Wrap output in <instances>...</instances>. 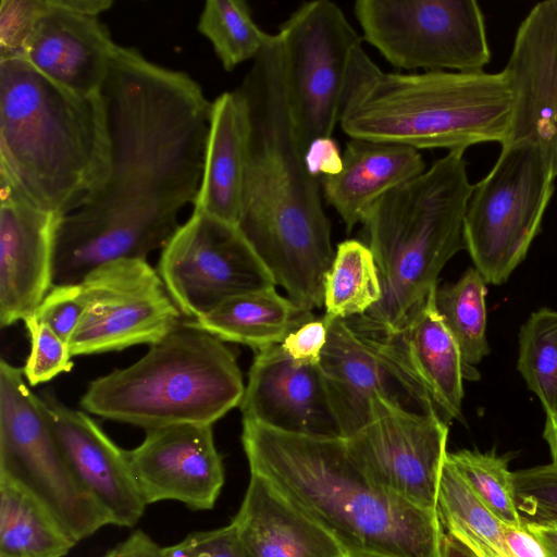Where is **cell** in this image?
Returning <instances> with one entry per match:
<instances>
[{"mask_svg":"<svg viewBox=\"0 0 557 557\" xmlns=\"http://www.w3.org/2000/svg\"><path fill=\"white\" fill-rule=\"evenodd\" d=\"M111 171L83 207L60 219L53 286L98 267L145 259L175 234L200 189L212 101L185 72L119 46L101 88Z\"/></svg>","mask_w":557,"mask_h":557,"instance_id":"cell-1","label":"cell"},{"mask_svg":"<svg viewBox=\"0 0 557 557\" xmlns=\"http://www.w3.org/2000/svg\"><path fill=\"white\" fill-rule=\"evenodd\" d=\"M248 113V143L237 226L288 298L311 311L323 305L335 251L321 201L290 116L278 34L270 37L237 87Z\"/></svg>","mask_w":557,"mask_h":557,"instance_id":"cell-2","label":"cell"},{"mask_svg":"<svg viewBox=\"0 0 557 557\" xmlns=\"http://www.w3.org/2000/svg\"><path fill=\"white\" fill-rule=\"evenodd\" d=\"M251 474L327 531L347 555L437 557L436 512L414 507L372 483L345 438L314 437L243 420Z\"/></svg>","mask_w":557,"mask_h":557,"instance_id":"cell-3","label":"cell"},{"mask_svg":"<svg viewBox=\"0 0 557 557\" xmlns=\"http://www.w3.org/2000/svg\"><path fill=\"white\" fill-rule=\"evenodd\" d=\"M110 171L101 91L78 95L26 60L0 61V185L63 218L86 205Z\"/></svg>","mask_w":557,"mask_h":557,"instance_id":"cell-4","label":"cell"},{"mask_svg":"<svg viewBox=\"0 0 557 557\" xmlns=\"http://www.w3.org/2000/svg\"><path fill=\"white\" fill-rule=\"evenodd\" d=\"M512 113L504 71L384 72L361 45L349 61L339 126L350 138L465 151L483 143L505 145Z\"/></svg>","mask_w":557,"mask_h":557,"instance_id":"cell-5","label":"cell"},{"mask_svg":"<svg viewBox=\"0 0 557 557\" xmlns=\"http://www.w3.org/2000/svg\"><path fill=\"white\" fill-rule=\"evenodd\" d=\"M463 152L448 151L370 208L362 224L382 298L366 314L347 319L357 329L400 334L437 287L444 265L465 248L463 220L474 185Z\"/></svg>","mask_w":557,"mask_h":557,"instance_id":"cell-6","label":"cell"},{"mask_svg":"<svg viewBox=\"0 0 557 557\" xmlns=\"http://www.w3.org/2000/svg\"><path fill=\"white\" fill-rule=\"evenodd\" d=\"M245 386L236 357L194 321L181 322L135 363L91 381L81 407L146 431L212 425L240 405Z\"/></svg>","mask_w":557,"mask_h":557,"instance_id":"cell-7","label":"cell"},{"mask_svg":"<svg viewBox=\"0 0 557 557\" xmlns=\"http://www.w3.org/2000/svg\"><path fill=\"white\" fill-rule=\"evenodd\" d=\"M0 479L39 500L78 543L111 524L72 471L44 398L23 369L0 361Z\"/></svg>","mask_w":557,"mask_h":557,"instance_id":"cell-8","label":"cell"},{"mask_svg":"<svg viewBox=\"0 0 557 557\" xmlns=\"http://www.w3.org/2000/svg\"><path fill=\"white\" fill-rule=\"evenodd\" d=\"M555 177L540 147L519 139L502 146L492 170L473 186L463 242L486 283L506 282L525 258L541 231Z\"/></svg>","mask_w":557,"mask_h":557,"instance_id":"cell-9","label":"cell"},{"mask_svg":"<svg viewBox=\"0 0 557 557\" xmlns=\"http://www.w3.org/2000/svg\"><path fill=\"white\" fill-rule=\"evenodd\" d=\"M354 14L362 40L399 70L479 73L491 61L474 0H358Z\"/></svg>","mask_w":557,"mask_h":557,"instance_id":"cell-10","label":"cell"},{"mask_svg":"<svg viewBox=\"0 0 557 557\" xmlns=\"http://www.w3.org/2000/svg\"><path fill=\"white\" fill-rule=\"evenodd\" d=\"M324 319L327 339L319 367L343 438L387 408L440 414L398 336L361 331L347 319Z\"/></svg>","mask_w":557,"mask_h":557,"instance_id":"cell-11","label":"cell"},{"mask_svg":"<svg viewBox=\"0 0 557 557\" xmlns=\"http://www.w3.org/2000/svg\"><path fill=\"white\" fill-rule=\"evenodd\" d=\"M277 34L294 134L305 153L314 139L332 137L339 124L349 61L362 36L329 0L302 3Z\"/></svg>","mask_w":557,"mask_h":557,"instance_id":"cell-12","label":"cell"},{"mask_svg":"<svg viewBox=\"0 0 557 557\" xmlns=\"http://www.w3.org/2000/svg\"><path fill=\"white\" fill-rule=\"evenodd\" d=\"M158 272L180 311L194 320L232 297L275 287L236 224L199 212L162 248Z\"/></svg>","mask_w":557,"mask_h":557,"instance_id":"cell-13","label":"cell"},{"mask_svg":"<svg viewBox=\"0 0 557 557\" xmlns=\"http://www.w3.org/2000/svg\"><path fill=\"white\" fill-rule=\"evenodd\" d=\"M81 285L86 308L69 341L73 357L150 346L180 323V309L145 259L102 264Z\"/></svg>","mask_w":557,"mask_h":557,"instance_id":"cell-14","label":"cell"},{"mask_svg":"<svg viewBox=\"0 0 557 557\" xmlns=\"http://www.w3.org/2000/svg\"><path fill=\"white\" fill-rule=\"evenodd\" d=\"M448 425L440 414L387 409L349 438L350 455L383 491L436 512Z\"/></svg>","mask_w":557,"mask_h":557,"instance_id":"cell-15","label":"cell"},{"mask_svg":"<svg viewBox=\"0 0 557 557\" xmlns=\"http://www.w3.org/2000/svg\"><path fill=\"white\" fill-rule=\"evenodd\" d=\"M127 456L146 505L176 500L190 510H210L224 485L212 425L182 423L147 431Z\"/></svg>","mask_w":557,"mask_h":557,"instance_id":"cell-16","label":"cell"},{"mask_svg":"<svg viewBox=\"0 0 557 557\" xmlns=\"http://www.w3.org/2000/svg\"><path fill=\"white\" fill-rule=\"evenodd\" d=\"M112 5L111 0H47L25 60L72 92L99 94L120 46L100 20Z\"/></svg>","mask_w":557,"mask_h":557,"instance_id":"cell-17","label":"cell"},{"mask_svg":"<svg viewBox=\"0 0 557 557\" xmlns=\"http://www.w3.org/2000/svg\"><path fill=\"white\" fill-rule=\"evenodd\" d=\"M503 71L513 94L508 141L535 143L557 176V0L531 8Z\"/></svg>","mask_w":557,"mask_h":557,"instance_id":"cell-18","label":"cell"},{"mask_svg":"<svg viewBox=\"0 0 557 557\" xmlns=\"http://www.w3.org/2000/svg\"><path fill=\"white\" fill-rule=\"evenodd\" d=\"M243 420L299 435L343 438L319 364L274 345L256 354L239 405Z\"/></svg>","mask_w":557,"mask_h":557,"instance_id":"cell-19","label":"cell"},{"mask_svg":"<svg viewBox=\"0 0 557 557\" xmlns=\"http://www.w3.org/2000/svg\"><path fill=\"white\" fill-rule=\"evenodd\" d=\"M61 216L0 185V325L30 319L53 286Z\"/></svg>","mask_w":557,"mask_h":557,"instance_id":"cell-20","label":"cell"},{"mask_svg":"<svg viewBox=\"0 0 557 557\" xmlns=\"http://www.w3.org/2000/svg\"><path fill=\"white\" fill-rule=\"evenodd\" d=\"M69 465L111 524L134 527L146 503L135 480L127 450L119 447L87 413L45 395Z\"/></svg>","mask_w":557,"mask_h":557,"instance_id":"cell-21","label":"cell"},{"mask_svg":"<svg viewBox=\"0 0 557 557\" xmlns=\"http://www.w3.org/2000/svg\"><path fill=\"white\" fill-rule=\"evenodd\" d=\"M230 525L245 557H344L341 544L262 476L250 480Z\"/></svg>","mask_w":557,"mask_h":557,"instance_id":"cell-22","label":"cell"},{"mask_svg":"<svg viewBox=\"0 0 557 557\" xmlns=\"http://www.w3.org/2000/svg\"><path fill=\"white\" fill-rule=\"evenodd\" d=\"M425 171L421 152L384 141L350 138L338 174L320 178L322 195L347 231L362 223L373 203L388 190Z\"/></svg>","mask_w":557,"mask_h":557,"instance_id":"cell-23","label":"cell"},{"mask_svg":"<svg viewBox=\"0 0 557 557\" xmlns=\"http://www.w3.org/2000/svg\"><path fill=\"white\" fill-rule=\"evenodd\" d=\"M248 131L246 102L237 88L222 92L212 101L203 174L194 212L237 225Z\"/></svg>","mask_w":557,"mask_h":557,"instance_id":"cell-24","label":"cell"},{"mask_svg":"<svg viewBox=\"0 0 557 557\" xmlns=\"http://www.w3.org/2000/svg\"><path fill=\"white\" fill-rule=\"evenodd\" d=\"M436 288L397 336L447 422L462 419L466 371L459 346L436 309Z\"/></svg>","mask_w":557,"mask_h":557,"instance_id":"cell-25","label":"cell"},{"mask_svg":"<svg viewBox=\"0 0 557 557\" xmlns=\"http://www.w3.org/2000/svg\"><path fill=\"white\" fill-rule=\"evenodd\" d=\"M312 319L311 311L271 287L232 297L194 322L223 342L260 351L281 344L292 331Z\"/></svg>","mask_w":557,"mask_h":557,"instance_id":"cell-26","label":"cell"},{"mask_svg":"<svg viewBox=\"0 0 557 557\" xmlns=\"http://www.w3.org/2000/svg\"><path fill=\"white\" fill-rule=\"evenodd\" d=\"M76 544L30 493L0 479V557H65Z\"/></svg>","mask_w":557,"mask_h":557,"instance_id":"cell-27","label":"cell"},{"mask_svg":"<svg viewBox=\"0 0 557 557\" xmlns=\"http://www.w3.org/2000/svg\"><path fill=\"white\" fill-rule=\"evenodd\" d=\"M382 298V286L368 245L347 239L337 245L324 278V318L350 319L370 311Z\"/></svg>","mask_w":557,"mask_h":557,"instance_id":"cell-28","label":"cell"},{"mask_svg":"<svg viewBox=\"0 0 557 557\" xmlns=\"http://www.w3.org/2000/svg\"><path fill=\"white\" fill-rule=\"evenodd\" d=\"M486 292V282L475 268L468 269L456 283L437 287L435 292L436 309L459 346L467 380L480 377L474 364L490 352Z\"/></svg>","mask_w":557,"mask_h":557,"instance_id":"cell-29","label":"cell"},{"mask_svg":"<svg viewBox=\"0 0 557 557\" xmlns=\"http://www.w3.org/2000/svg\"><path fill=\"white\" fill-rule=\"evenodd\" d=\"M436 516L442 529L461 539L483 543L509 557L502 523L446 460L437 495Z\"/></svg>","mask_w":557,"mask_h":557,"instance_id":"cell-30","label":"cell"},{"mask_svg":"<svg viewBox=\"0 0 557 557\" xmlns=\"http://www.w3.org/2000/svg\"><path fill=\"white\" fill-rule=\"evenodd\" d=\"M197 28L211 42L227 72L253 61L270 37L255 23L248 3L243 0L206 1Z\"/></svg>","mask_w":557,"mask_h":557,"instance_id":"cell-31","label":"cell"},{"mask_svg":"<svg viewBox=\"0 0 557 557\" xmlns=\"http://www.w3.org/2000/svg\"><path fill=\"white\" fill-rule=\"evenodd\" d=\"M518 370L546 414L557 411V310L534 311L521 326Z\"/></svg>","mask_w":557,"mask_h":557,"instance_id":"cell-32","label":"cell"},{"mask_svg":"<svg viewBox=\"0 0 557 557\" xmlns=\"http://www.w3.org/2000/svg\"><path fill=\"white\" fill-rule=\"evenodd\" d=\"M456 471L504 524L522 528L523 522L516 504L513 473L507 460L494 453L472 450L447 453Z\"/></svg>","mask_w":557,"mask_h":557,"instance_id":"cell-33","label":"cell"},{"mask_svg":"<svg viewBox=\"0 0 557 557\" xmlns=\"http://www.w3.org/2000/svg\"><path fill=\"white\" fill-rule=\"evenodd\" d=\"M30 339V352L23 373L30 386L48 382L73 368L69 344L34 315L24 322Z\"/></svg>","mask_w":557,"mask_h":557,"instance_id":"cell-34","label":"cell"},{"mask_svg":"<svg viewBox=\"0 0 557 557\" xmlns=\"http://www.w3.org/2000/svg\"><path fill=\"white\" fill-rule=\"evenodd\" d=\"M513 483L523 523L557 520V467L550 463L513 472Z\"/></svg>","mask_w":557,"mask_h":557,"instance_id":"cell-35","label":"cell"},{"mask_svg":"<svg viewBox=\"0 0 557 557\" xmlns=\"http://www.w3.org/2000/svg\"><path fill=\"white\" fill-rule=\"evenodd\" d=\"M46 8L47 0H1L0 61L25 60L34 29Z\"/></svg>","mask_w":557,"mask_h":557,"instance_id":"cell-36","label":"cell"},{"mask_svg":"<svg viewBox=\"0 0 557 557\" xmlns=\"http://www.w3.org/2000/svg\"><path fill=\"white\" fill-rule=\"evenodd\" d=\"M86 308L81 283L52 286L34 317L69 344Z\"/></svg>","mask_w":557,"mask_h":557,"instance_id":"cell-37","label":"cell"},{"mask_svg":"<svg viewBox=\"0 0 557 557\" xmlns=\"http://www.w3.org/2000/svg\"><path fill=\"white\" fill-rule=\"evenodd\" d=\"M162 548L166 557H245L230 524L190 532L176 544Z\"/></svg>","mask_w":557,"mask_h":557,"instance_id":"cell-38","label":"cell"},{"mask_svg":"<svg viewBox=\"0 0 557 557\" xmlns=\"http://www.w3.org/2000/svg\"><path fill=\"white\" fill-rule=\"evenodd\" d=\"M326 339V320L312 319L292 331L280 345L295 361L319 364Z\"/></svg>","mask_w":557,"mask_h":557,"instance_id":"cell-39","label":"cell"},{"mask_svg":"<svg viewBox=\"0 0 557 557\" xmlns=\"http://www.w3.org/2000/svg\"><path fill=\"white\" fill-rule=\"evenodd\" d=\"M304 159L310 174L318 178L338 174L343 168V153L332 137H320L311 141Z\"/></svg>","mask_w":557,"mask_h":557,"instance_id":"cell-40","label":"cell"},{"mask_svg":"<svg viewBox=\"0 0 557 557\" xmlns=\"http://www.w3.org/2000/svg\"><path fill=\"white\" fill-rule=\"evenodd\" d=\"M115 557H166L162 546L143 530H136L113 548Z\"/></svg>","mask_w":557,"mask_h":557,"instance_id":"cell-41","label":"cell"},{"mask_svg":"<svg viewBox=\"0 0 557 557\" xmlns=\"http://www.w3.org/2000/svg\"><path fill=\"white\" fill-rule=\"evenodd\" d=\"M504 536L509 557H545L541 545L524 525L504 524Z\"/></svg>","mask_w":557,"mask_h":557,"instance_id":"cell-42","label":"cell"},{"mask_svg":"<svg viewBox=\"0 0 557 557\" xmlns=\"http://www.w3.org/2000/svg\"><path fill=\"white\" fill-rule=\"evenodd\" d=\"M523 525L539 542L545 557H557V520Z\"/></svg>","mask_w":557,"mask_h":557,"instance_id":"cell-43","label":"cell"},{"mask_svg":"<svg viewBox=\"0 0 557 557\" xmlns=\"http://www.w3.org/2000/svg\"><path fill=\"white\" fill-rule=\"evenodd\" d=\"M437 557H479L469 546L448 532L441 536Z\"/></svg>","mask_w":557,"mask_h":557,"instance_id":"cell-44","label":"cell"},{"mask_svg":"<svg viewBox=\"0 0 557 557\" xmlns=\"http://www.w3.org/2000/svg\"><path fill=\"white\" fill-rule=\"evenodd\" d=\"M543 436L549 446L552 465L557 467V411L546 414Z\"/></svg>","mask_w":557,"mask_h":557,"instance_id":"cell-45","label":"cell"},{"mask_svg":"<svg viewBox=\"0 0 557 557\" xmlns=\"http://www.w3.org/2000/svg\"><path fill=\"white\" fill-rule=\"evenodd\" d=\"M458 540L469 546L479 557H502L498 553L483 543L467 537Z\"/></svg>","mask_w":557,"mask_h":557,"instance_id":"cell-46","label":"cell"},{"mask_svg":"<svg viewBox=\"0 0 557 557\" xmlns=\"http://www.w3.org/2000/svg\"><path fill=\"white\" fill-rule=\"evenodd\" d=\"M344 557H380L373 555H345Z\"/></svg>","mask_w":557,"mask_h":557,"instance_id":"cell-47","label":"cell"},{"mask_svg":"<svg viewBox=\"0 0 557 557\" xmlns=\"http://www.w3.org/2000/svg\"><path fill=\"white\" fill-rule=\"evenodd\" d=\"M103 557H115L113 548L109 550Z\"/></svg>","mask_w":557,"mask_h":557,"instance_id":"cell-48","label":"cell"}]
</instances>
